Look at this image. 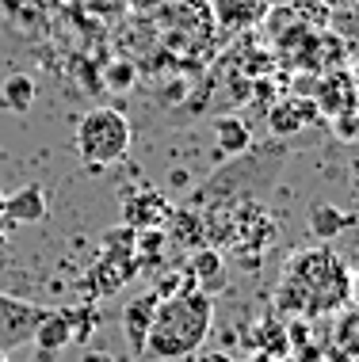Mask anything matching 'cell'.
Instances as JSON below:
<instances>
[{"label":"cell","mask_w":359,"mask_h":362,"mask_svg":"<svg viewBox=\"0 0 359 362\" xmlns=\"http://www.w3.org/2000/svg\"><path fill=\"white\" fill-rule=\"evenodd\" d=\"M352 275H348L344 259L329 248H306L295 252L283 267L279 282V309L283 313H333L348 301Z\"/></svg>","instance_id":"6da1fadb"},{"label":"cell","mask_w":359,"mask_h":362,"mask_svg":"<svg viewBox=\"0 0 359 362\" xmlns=\"http://www.w3.org/2000/svg\"><path fill=\"white\" fill-rule=\"evenodd\" d=\"M215 325V293L207 290H183L176 298H161L153 325L145 332V351L153 362H176L199 355Z\"/></svg>","instance_id":"7a4b0ae2"},{"label":"cell","mask_w":359,"mask_h":362,"mask_svg":"<svg viewBox=\"0 0 359 362\" xmlns=\"http://www.w3.org/2000/svg\"><path fill=\"white\" fill-rule=\"evenodd\" d=\"M130 122L119 107H92V111L81 115L76 122V153L89 168H103V164L122 160L126 149H130Z\"/></svg>","instance_id":"3957f363"},{"label":"cell","mask_w":359,"mask_h":362,"mask_svg":"<svg viewBox=\"0 0 359 362\" xmlns=\"http://www.w3.org/2000/svg\"><path fill=\"white\" fill-rule=\"evenodd\" d=\"M46 305H35L27 298H12V293H0V351H12L31 344L35 328L42 325Z\"/></svg>","instance_id":"277c9868"},{"label":"cell","mask_w":359,"mask_h":362,"mask_svg":"<svg viewBox=\"0 0 359 362\" xmlns=\"http://www.w3.org/2000/svg\"><path fill=\"white\" fill-rule=\"evenodd\" d=\"M314 107H317V115H325V119H336V115H344V111H355V107H359V92L352 84V73H348V69H333V73L317 76Z\"/></svg>","instance_id":"5b68a950"},{"label":"cell","mask_w":359,"mask_h":362,"mask_svg":"<svg viewBox=\"0 0 359 362\" xmlns=\"http://www.w3.org/2000/svg\"><path fill=\"white\" fill-rule=\"evenodd\" d=\"M321 115H317L314 100H298V95H283V100H275L268 107V130L275 138H295V134H302Z\"/></svg>","instance_id":"8992f818"},{"label":"cell","mask_w":359,"mask_h":362,"mask_svg":"<svg viewBox=\"0 0 359 362\" xmlns=\"http://www.w3.org/2000/svg\"><path fill=\"white\" fill-rule=\"evenodd\" d=\"M46 191L38 183H27L19 187L16 194H4V214H8V225H35L46 218Z\"/></svg>","instance_id":"52a82bcc"},{"label":"cell","mask_w":359,"mask_h":362,"mask_svg":"<svg viewBox=\"0 0 359 362\" xmlns=\"http://www.w3.org/2000/svg\"><path fill=\"white\" fill-rule=\"evenodd\" d=\"M210 4H215V23H222L226 31H249L268 16L264 0H210Z\"/></svg>","instance_id":"ba28073f"},{"label":"cell","mask_w":359,"mask_h":362,"mask_svg":"<svg viewBox=\"0 0 359 362\" xmlns=\"http://www.w3.org/2000/svg\"><path fill=\"white\" fill-rule=\"evenodd\" d=\"M157 305H161L157 293H142V298H134L130 305H126V313H122L126 344H130V351L138 358H142V351H145V332H149V325H153V313H157Z\"/></svg>","instance_id":"9c48e42d"},{"label":"cell","mask_w":359,"mask_h":362,"mask_svg":"<svg viewBox=\"0 0 359 362\" xmlns=\"http://www.w3.org/2000/svg\"><path fill=\"white\" fill-rule=\"evenodd\" d=\"M164 218H169V202H164L157 191H142L138 199L126 202L122 225H130L134 233H142V229H157Z\"/></svg>","instance_id":"30bf717a"},{"label":"cell","mask_w":359,"mask_h":362,"mask_svg":"<svg viewBox=\"0 0 359 362\" xmlns=\"http://www.w3.org/2000/svg\"><path fill=\"white\" fill-rule=\"evenodd\" d=\"M352 214L348 210H341L336 202H314L309 206V237H317L321 244H329V240H336L344 229H352Z\"/></svg>","instance_id":"8fae6325"},{"label":"cell","mask_w":359,"mask_h":362,"mask_svg":"<svg viewBox=\"0 0 359 362\" xmlns=\"http://www.w3.org/2000/svg\"><path fill=\"white\" fill-rule=\"evenodd\" d=\"M142 271V263L138 259H108V256H100V263L92 267V290L96 293H115V290H122L126 282H130L134 275Z\"/></svg>","instance_id":"7c38bea8"},{"label":"cell","mask_w":359,"mask_h":362,"mask_svg":"<svg viewBox=\"0 0 359 362\" xmlns=\"http://www.w3.org/2000/svg\"><path fill=\"white\" fill-rule=\"evenodd\" d=\"M188 275L195 279V286H199V290L215 293V290L226 286V259H222V252H218V248H199V252H191V267H188Z\"/></svg>","instance_id":"4fadbf2b"},{"label":"cell","mask_w":359,"mask_h":362,"mask_svg":"<svg viewBox=\"0 0 359 362\" xmlns=\"http://www.w3.org/2000/svg\"><path fill=\"white\" fill-rule=\"evenodd\" d=\"M38 100V84L27 73H12L0 81V107L8 115H27Z\"/></svg>","instance_id":"5bb4252c"},{"label":"cell","mask_w":359,"mask_h":362,"mask_svg":"<svg viewBox=\"0 0 359 362\" xmlns=\"http://www.w3.org/2000/svg\"><path fill=\"white\" fill-rule=\"evenodd\" d=\"M73 339V325H69V317L65 313H46L42 317V325L35 328V336H31V344L38 347V351H62L65 344Z\"/></svg>","instance_id":"9a60e30c"},{"label":"cell","mask_w":359,"mask_h":362,"mask_svg":"<svg viewBox=\"0 0 359 362\" xmlns=\"http://www.w3.org/2000/svg\"><path fill=\"white\" fill-rule=\"evenodd\" d=\"M215 134H218V145L226 153H245L249 149V126L237 119V115H222L215 122Z\"/></svg>","instance_id":"2e32d148"},{"label":"cell","mask_w":359,"mask_h":362,"mask_svg":"<svg viewBox=\"0 0 359 362\" xmlns=\"http://www.w3.org/2000/svg\"><path fill=\"white\" fill-rule=\"evenodd\" d=\"M134 240H138V233H134L130 225H115V229L103 233L100 256H108V259H130L134 256Z\"/></svg>","instance_id":"e0dca14e"},{"label":"cell","mask_w":359,"mask_h":362,"mask_svg":"<svg viewBox=\"0 0 359 362\" xmlns=\"http://www.w3.org/2000/svg\"><path fill=\"white\" fill-rule=\"evenodd\" d=\"M256 344L260 347H268L264 355L268 358H283L287 355V328L283 325H275V320H271V325H264V328H256Z\"/></svg>","instance_id":"ac0fdd59"},{"label":"cell","mask_w":359,"mask_h":362,"mask_svg":"<svg viewBox=\"0 0 359 362\" xmlns=\"http://www.w3.org/2000/svg\"><path fill=\"white\" fill-rule=\"evenodd\" d=\"M333 122V134L341 141H359V111H344V115H336V119H329Z\"/></svg>","instance_id":"d6986e66"},{"label":"cell","mask_w":359,"mask_h":362,"mask_svg":"<svg viewBox=\"0 0 359 362\" xmlns=\"http://www.w3.org/2000/svg\"><path fill=\"white\" fill-rule=\"evenodd\" d=\"M134 65L130 62H115L111 69H108V88H115V92H126V88L134 84Z\"/></svg>","instance_id":"ffe728a7"},{"label":"cell","mask_w":359,"mask_h":362,"mask_svg":"<svg viewBox=\"0 0 359 362\" xmlns=\"http://www.w3.org/2000/svg\"><path fill=\"white\" fill-rule=\"evenodd\" d=\"M172 233H176V240L180 244H191L195 240V233H199V218L195 214H176V218H172Z\"/></svg>","instance_id":"44dd1931"},{"label":"cell","mask_w":359,"mask_h":362,"mask_svg":"<svg viewBox=\"0 0 359 362\" xmlns=\"http://www.w3.org/2000/svg\"><path fill=\"white\" fill-rule=\"evenodd\" d=\"M195 362H234V358H229L226 351H199Z\"/></svg>","instance_id":"7402d4cb"},{"label":"cell","mask_w":359,"mask_h":362,"mask_svg":"<svg viewBox=\"0 0 359 362\" xmlns=\"http://www.w3.org/2000/svg\"><path fill=\"white\" fill-rule=\"evenodd\" d=\"M321 4L329 8V12H344V8H352L355 0H321Z\"/></svg>","instance_id":"603a6c76"},{"label":"cell","mask_w":359,"mask_h":362,"mask_svg":"<svg viewBox=\"0 0 359 362\" xmlns=\"http://www.w3.org/2000/svg\"><path fill=\"white\" fill-rule=\"evenodd\" d=\"M348 298H352V301H355V309H359V271L352 275V290H348Z\"/></svg>","instance_id":"cb8c5ba5"},{"label":"cell","mask_w":359,"mask_h":362,"mask_svg":"<svg viewBox=\"0 0 359 362\" xmlns=\"http://www.w3.org/2000/svg\"><path fill=\"white\" fill-rule=\"evenodd\" d=\"M348 73H352V84H355V92H359V57H355V62H348Z\"/></svg>","instance_id":"d4e9b609"},{"label":"cell","mask_w":359,"mask_h":362,"mask_svg":"<svg viewBox=\"0 0 359 362\" xmlns=\"http://www.w3.org/2000/svg\"><path fill=\"white\" fill-rule=\"evenodd\" d=\"M264 4H268V8H290L295 0H264Z\"/></svg>","instance_id":"484cf974"},{"label":"cell","mask_w":359,"mask_h":362,"mask_svg":"<svg viewBox=\"0 0 359 362\" xmlns=\"http://www.w3.org/2000/svg\"><path fill=\"white\" fill-rule=\"evenodd\" d=\"M8 225V214H4V191H0V229Z\"/></svg>","instance_id":"4316f807"},{"label":"cell","mask_w":359,"mask_h":362,"mask_svg":"<svg viewBox=\"0 0 359 362\" xmlns=\"http://www.w3.org/2000/svg\"><path fill=\"white\" fill-rule=\"evenodd\" d=\"M81 362H111V358H103V355H96V351H92V355H84Z\"/></svg>","instance_id":"83f0119b"},{"label":"cell","mask_w":359,"mask_h":362,"mask_svg":"<svg viewBox=\"0 0 359 362\" xmlns=\"http://www.w3.org/2000/svg\"><path fill=\"white\" fill-rule=\"evenodd\" d=\"M4 248H8V233L0 229V252H4Z\"/></svg>","instance_id":"f1b7e54d"},{"label":"cell","mask_w":359,"mask_h":362,"mask_svg":"<svg viewBox=\"0 0 359 362\" xmlns=\"http://www.w3.org/2000/svg\"><path fill=\"white\" fill-rule=\"evenodd\" d=\"M0 362H8V351H0Z\"/></svg>","instance_id":"f546056e"},{"label":"cell","mask_w":359,"mask_h":362,"mask_svg":"<svg viewBox=\"0 0 359 362\" xmlns=\"http://www.w3.org/2000/svg\"><path fill=\"white\" fill-rule=\"evenodd\" d=\"M268 362H290V358H268Z\"/></svg>","instance_id":"4dcf8cb0"},{"label":"cell","mask_w":359,"mask_h":362,"mask_svg":"<svg viewBox=\"0 0 359 362\" xmlns=\"http://www.w3.org/2000/svg\"><path fill=\"white\" fill-rule=\"evenodd\" d=\"M355 175H359V160H355Z\"/></svg>","instance_id":"1f68e13d"},{"label":"cell","mask_w":359,"mask_h":362,"mask_svg":"<svg viewBox=\"0 0 359 362\" xmlns=\"http://www.w3.org/2000/svg\"><path fill=\"white\" fill-rule=\"evenodd\" d=\"M355 111H359V107H355Z\"/></svg>","instance_id":"d6a6232c"}]
</instances>
